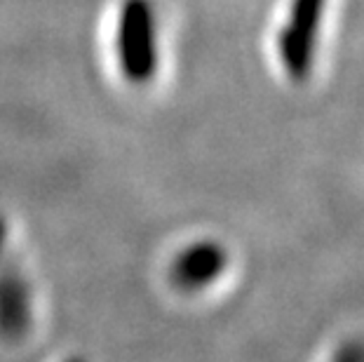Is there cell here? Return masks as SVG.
Wrapping results in <instances>:
<instances>
[{
	"label": "cell",
	"mask_w": 364,
	"mask_h": 362,
	"mask_svg": "<svg viewBox=\"0 0 364 362\" xmlns=\"http://www.w3.org/2000/svg\"><path fill=\"white\" fill-rule=\"evenodd\" d=\"M115 50L122 75L144 85L153 78L158 66V28L149 0H125L118 14Z\"/></svg>",
	"instance_id": "obj_1"
},
{
	"label": "cell",
	"mask_w": 364,
	"mask_h": 362,
	"mask_svg": "<svg viewBox=\"0 0 364 362\" xmlns=\"http://www.w3.org/2000/svg\"><path fill=\"white\" fill-rule=\"evenodd\" d=\"M324 10V0H294L289 24L282 31V57L291 73H304Z\"/></svg>",
	"instance_id": "obj_2"
},
{
	"label": "cell",
	"mask_w": 364,
	"mask_h": 362,
	"mask_svg": "<svg viewBox=\"0 0 364 362\" xmlns=\"http://www.w3.org/2000/svg\"><path fill=\"white\" fill-rule=\"evenodd\" d=\"M223 266V254L216 245H193L191 250L174 259L172 264V280L176 287L183 289H198L203 284L212 282L216 275L221 273Z\"/></svg>",
	"instance_id": "obj_3"
},
{
	"label": "cell",
	"mask_w": 364,
	"mask_h": 362,
	"mask_svg": "<svg viewBox=\"0 0 364 362\" xmlns=\"http://www.w3.org/2000/svg\"><path fill=\"white\" fill-rule=\"evenodd\" d=\"M3 240H5V226H3V221H0V247H3Z\"/></svg>",
	"instance_id": "obj_4"
},
{
	"label": "cell",
	"mask_w": 364,
	"mask_h": 362,
	"mask_svg": "<svg viewBox=\"0 0 364 362\" xmlns=\"http://www.w3.org/2000/svg\"><path fill=\"white\" fill-rule=\"evenodd\" d=\"M73 362H80V360H73Z\"/></svg>",
	"instance_id": "obj_5"
}]
</instances>
